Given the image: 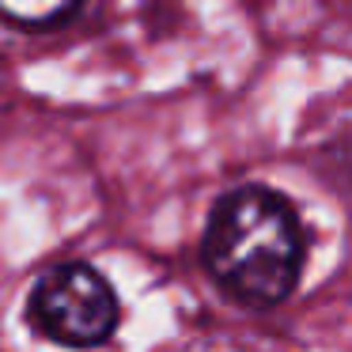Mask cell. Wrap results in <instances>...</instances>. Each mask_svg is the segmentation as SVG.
<instances>
[{
  "instance_id": "3",
  "label": "cell",
  "mask_w": 352,
  "mask_h": 352,
  "mask_svg": "<svg viewBox=\"0 0 352 352\" xmlns=\"http://www.w3.org/2000/svg\"><path fill=\"white\" fill-rule=\"evenodd\" d=\"M76 12L80 4H72V0H57V4H0V19L27 27V31H57Z\"/></svg>"
},
{
  "instance_id": "2",
  "label": "cell",
  "mask_w": 352,
  "mask_h": 352,
  "mask_svg": "<svg viewBox=\"0 0 352 352\" xmlns=\"http://www.w3.org/2000/svg\"><path fill=\"white\" fill-rule=\"evenodd\" d=\"M122 303L107 276L87 261L50 265L27 292V326L65 349H99L114 337Z\"/></svg>"
},
{
  "instance_id": "1",
  "label": "cell",
  "mask_w": 352,
  "mask_h": 352,
  "mask_svg": "<svg viewBox=\"0 0 352 352\" xmlns=\"http://www.w3.org/2000/svg\"><path fill=\"white\" fill-rule=\"evenodd\" d=\"M307 261V228L296 205L269 186H235L212 205L201 265L243 307H276L296 292Z\"/></svg>"
}]
</instances>
